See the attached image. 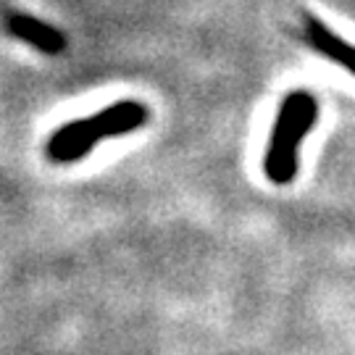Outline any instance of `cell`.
Wrapping results in <instances>:
<instances>
[{
    "mask_svg": "<svg viewBox=\"0 0 355 355\" xmlns=\"http://www.w3.org/2000/svg\"><path fill=\"white\" fill-rule=\"evenodd\" d=\"M318 119V101L305 92H290L282 103L274 132L268 137L266 155H263V174L271 184L284 187L297 177V164H300V145L305 135L316 127Z\"/></svg>",
    "mask_w": 355,
    "mask_h": 355,
    "instance_id": "6da1fadb",
    "label": "cell"
},
{
    "mask_svg": "<svg viewBox=\"0 0 355 355\" xmlns=\"http://www.w3.org/2000/svg\"><path fill=\"white\" fill-rule=\"evenodd\" d=\"M98 140H103V135L95 116L76 119L53 132L51 142H48V158L55 164H74L79 158H85Z\"/></svg>",
    "mask_w": 355,
    "mask_h": 355,
    "instance_id": "7a4b0ae2",
    "label": "cell"
},
{
    "mask_svg": "<svg viewBox=\"0 0 355 355\" xmlns=\"http://www.w3.org/2000/svg\"><path fill=\"white\" fill-rule=\"evenodd\" d=\"M303 37L313 51L321 53L324 58H329L331 64L343 66L345 71L355 74V45H350L340 35H334L324 21H318L316 16H305Z\"/></svg>",
    "mask_w": 355,
    "mask_h": 355,
    "instance_id": "3957f363",
    "label": "cell"
},
{
    "mask_svg": "<svg viewBox=\"0 0 355 355\" xmlns=\"http://www.w3.org/2000/svg\"><path fill=\"white\" fill-rule=\"evenodd\" d=\"M148 108L140 101H119L108 108H103L101 114H95V121L101 127L103 140L105 137H121L135 129H140L148 121Z\"/></svg>",
    "mask_w": 355,
    "mask_h": 355,
    "instance_id": "277c9868",
    "label": "cell"
},
{
    "mask_svg": "<svg viewBox=\"0 0 355 355\" xmlns=\"http://www.w3.org/2000/svg\"><path fill=\"white\" fill-rule=\"evenodd\" d=\"M8 29L19 40H24L32 48H37L40 53H48V55H55L66 48V37L55 26L45 24L35 16H26V13H13L8 19Z\"/></svg>",
    "mask_w": 355,
    "mask_h": 355,
    "instance_id": "5b68a950",
    "label": "cell"
}]
</instances>
